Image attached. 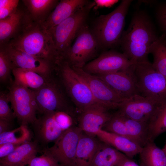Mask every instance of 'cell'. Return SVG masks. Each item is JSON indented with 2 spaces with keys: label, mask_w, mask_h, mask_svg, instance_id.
<instances>
[{
  "label": "cell",
  "mask_w": 166,
  "mask_h": 166,
  "mask_svg": "<svg viewBox=\"0 0 166 166\" xmlns=\"http://www.w3.org/2000/svg\"><path fill=\"white\" fill-rule=\"evenodd\" d=\"M150 53L153 58L152 66L166 77V45L160 37L153 45Z\"/></svg>",
  "instance_id": "28"
},
{
  "label": "cell",
  "mask_w": 166,
  "mask_h": 166,
  "mask_svg": "<svg viewBox=\"0 0 166 166\" xmlns=\"http://www.w3.org/2000/svg\"><path fill=\"white\" fill-rule=\"evenodd\" d=\"M10 102L8 92L1 91L0 93V118L12 122L15 118L9 103Z\"/></svg>",
  "instance_id": "33"
},
{
  "label": "cell",
  "mask_w": 166,
  "mask_h": 166,
  "mask_svg": "<svg viewBox=\"0 0 166 166\" xmlns=\"http://www.w3.org/2000/svg\"><path fill=\"white\" fill-rule=\"evenodd\" d=\"M95 6L94 7L95 9L99 8L110 7L118 2L117 0H95Z\"/></svg>",
  "instance_id": "39"
},
{
  "label": "cell",
  "mask_w": 166,
  "mask_h": 166,
  "mask_svg": "<svg viewBox=\"0 0 166 166\" xmlns=\"http://www.w3.org/2000/svg\"><path fill=\"white\" fill-rule=\"evenodd\" d=\"M0 166H4L2 165H1V164H0Z\"/></svg>",
  "instance_id": "46"
},
{
  "label": "cell",
  "mask_w": 166,
  "mask_h": 166,
  "mask_svg": "<svg viewBox=\"0 0 166 166\" xmlns=\"http://www.w3.org/2000/svg\"><path fill=\"white\" fill-rule=\"evenodd\" d=\"M164 152L166 153V142L164 148L162 149Z\"/></svg>",
  "instance_id": "44"
},
{
  "label": "cell",
  "mask_w": 166,
  "mask_h": 166,
  "mask_svg": "<svg viewBox=\"0 0 166 166\" xmlns=\"http://www.w3.org/2000/svg\"><path fill=\"white\" fill-rule=\"evenodd\" d=\"M101 129L132 140L125 124L123 116L118 111L113 113L111 118L103 126Z\"/></svg>",
  "instance_id": "30"
},
{
  "label": "cell",
  "mask_w": 166,
  "mask_h": 166,
  "mask_svg": "<svg viewBox=\"0 0 166 166\" xmlns=\"http://www.w3.org/2000/svg\"><path fill=\"white\" fill-rule=\"evenodd\" d=\"M33 90L38 112L41 113L63 111L76 117V109L69 104L59 85L51 78L40 88Z\"/></svg>",
  "instance_id": "8"
},
{
  "label": "cell",
  "mask_w": 166,
  "mask_h": 166,
  "mask_svg": "<svg viewBox=\"0 0 166 166\" xmlns=\"http://www.w3.org/2000/svg\"><path fill=\"white\" fill-rule=\"evenodd\" d=\"M53 113L42 114L32 124L35 140L39 144L45 146L54 142L63 132L54 119Z\"/></svg>",
  "instance_id": "17"
},
{
  "label": "cell",
  "mask_w": 166,
  "mask_h": 166,
  "mask_svg": "<svg viewBox=\"0 0 166 166\" xmlns=\"http://www.w3.org/2000/svg\"><path fill=\"white\" fill-rule=\"evenodd\" d=\"M90 2L87 0H61L42 24L46 30H49Z\"/></svg>",
  "instance_id": "18"
},
{
  "label": "cell",
  "mask_w": 166,
  "mask_h": 166,
  "mask_svg": "<svg viewBox=\"0 0 166 166\" xmlns=\"http://www.w3.org/2000/svg\"><path fill=\"white\" fill-rule=\"evenodd\" d=\"M12 123L7 120L0 118V134L11 130Z\"/></svg>",
  "instance_id": "40"
},
{
  "label": "cell",
  "mask_w": 166,
  "mask_h": 166,
  "mask_svg": "<svg viewBox=\"0 0 166 166\" xmlns=\"http://www.w3.org/2000/svg\"><path fill=\"white\" fill-rule=\"evenodd\" d=\"M99 49L96 40L86 23L80 30L73 44L63 55L62 60L72 67L82 68L95 57Z\"/></svg>",
  "instance_id": "7"
},
{
  "label": "cell",
  "mask_w": 166,
  "mask_h": 166,
  "mask_svg": "<svg viewBox=\"0 0 166 166\" xmlns=\"http://www.w3.org/2000/svg\"><path fill=\"white\" fill-rule=\"evenodd\" d=\"M19 1L16 0L13 4L0 8V20L5 18L14 13L18 8Z\"/></svg>",
  "instance_id": "38"
},
{
  "label": "cell",
  "mask_w": 166,
  "mask_h": 166,
  "mask_svg": "<svg viewBox=\"0 0 166 166\" xmlns=\"http://www.w3.org/2000/svg\"><path fill=\"white\" fill-rule=\"evenodd\" d=\"M122 115L132 140L143 147L149 141V124L147 123L135 121Z\"/></svg>",
  "instance_id": "27"
},
{
  "label": "cell",
  "mask_w": 166,
  "mask_h": 166,
  "mask_svg": "<svg viewBox=\"0 0 166 166\" xmlns=\"http://www.w3.org/2000/svg\"><path fill=\"white\" fill-rule=\"evenodd\" d=\"M132 2L122 0L112 12L101 15L95 19L90 30L100 49H109L119 44L125 18Z\"/></svg>",
  "instance_id": "3"
},
{
  "label": "cell",
  "mask_w": 166,
  "mask_h": 166,
  "mask_svg": "<svg viewBox=\"0 0 166 166\" xmlns=\"http://www.w3.org/2000/svg\"><path fill=\"white\" fill-rule=\"evenodd\" d=\"M101 142L96 136L83 132L77 148V166H89Z\"/></svg>",
  "instance_id": "22"
},
{
  "label": "cell",
  "mask_w": 166,
  "mask_h": 166,
  "mask_svg": "<svg viewBox=\"0 0 166 166\" xmlns=\"http://www.w3.org/2000/svg\"><path fill=\"white\" fill-rule=\"evenodd\" d=\"M95 136L101 141L123 153L130 158L139 154L142 149L138 144L126 138L101 129L97 132Z\"/></svg>",
  "instance_id": "19"
},
{
  "label": "cell",
  "mask_w": 166,
  "mask_h": 166,
  "mask_svg": "<svg viewBox=\"0 0 166 166\" xmlns=\"http://www.w3.org/2000/svg\"><path fill=\"white\" fill-rule=\"evenodd\" d=\"M160 38L166 45V35L162 34V35L160 36Z\"/></svg>",
  "instance_id": "43"
},
{
  "label": "cell",
  "mask_w": 166,
  "mask_h": 166,
  "mask_svg": "<svg viewBox=\"0 0 166 166\" xmlns=\"http://www.w3.org/2000/svg\"><path fill=\"white\" fill-rule=\"evenodd\" d=\"M117 166H142L139 165L128 157H126Z\"/></svg>",
  "instance_id": "41"
},
{
  "label": "cell",
  "mask_w": 166,
  "mask_h": 166,
  "mask_svg": "<svg viewBox=\"0 0 166 166\" xmlns=\"http://www.w3.org/2000/svg\"><path fill=\"white\" fill-rule=\"evenodd\" d=\"M52 166H59L58 165H52Z\"/></svg>",
  "instance_id": "45"
},
{
  "label": "cell",
  "mask_w": 166,
  "mask_h": 166,
  "mask_svg": "<svg viewBox=\"0 0 166 166\" xmlns=\"http://www.w3.org/2000/svg\"><path fill=\"white\" fill-rule=\"evenodd\" d=\"M72 67L87 84L98 103L111 110L118 109L121 104L125 100L105 81L96 75L87 73L82 68Z\"/></svg>",
  "instance_id": "12"
},
{
  "label": "cell",
  "mask_w": 166,
  "mask_h": 166,
  "mask_svg": "<svg viewBox=\"0 0 166 166\" xmlns=\"http://www.w3.org/2000/svg\"><path fill=\"white\" fill-rule=\"evenodd\" d=\"M12 61L4 48L0 49V81L1 83H7L10 80L11 73L14 68Z\"/></svg>",
  "instance_id": "31"
},
{
  "label": "cell",
  "mask_w": 166,
  "mask_h": 166,
  "mask_svg": "<svg viewBox=\"0 0 166 166\" xmlns=\"http://www.w3.org/2000/svg\"><path fill=\"white\" fill-rule=\"evenodd\" d=\"M58 165L57 162L51 156L44 153L41 156H36L33 158L27 166H52Z\"/></svg>",
  "instance_id": "35"
},
{
  "label": "cell",
  "mask_w": 166,
  "mask_h": 166,
  "mask_svg": "<svg viewBox=\"0 0 166 166\" xmlns=\"http://www.w3.org/2000/svg\"><path fill=\"white\" fill-rule=\"evenodd\" d=\"M127 156L101 141L89 166H117Z\"/></svg>",
  "instance_id": "23"
},
{
  "label": "cell",
  "mask_w": 166,
  "mask_h": 166,
  "mask_svg": "<svg viewBox=\"0 0 166 166\" xmlns=\"http://www.w3.org/2000/svg\"><path fill=\"white\" fill-rule=\"evenodd\" d=\"M156 17L162 34L166 35V3L162 4L158 7Z\"/></svg>",
  "instance_id": "36"
},
{
  "label": "cell",
  "mask_w": 166,
  "mask_h": 166,
  "mask_svg": "<svg viewBox=\"0 0 166 166\" xmlns=\"http://www.w3.org/2000/svg\"><path fill=\"white\" fill-rule=\"evenodd\" d=\"M166 105L139 95H136L124 100L121 104L118 111L128 118L147 123L149 125Z\"/></svg>",
  "instance_id": "11"
},
{
  "label": "cell",
  "mask_w": 166,
  "mask_h": 166,
  "mask_svg": "<svg viewBox=\"0 0 166 166\" xmlns=\"http://www.w3.org/2000/svg\"><path fill=\"white\" fill-rule=\"evenodd\" d=\"M132 73L139 95L166 105V77L150 62L135 64Z\"/></svg>",
  "instance_id": "4"
},
{
  "label": "cell",
  "mask_w": 166,
  "mask_h": 166,
  "mask_svg": "<svg viewBox=\"0 0 166 166\" xmlns=\"http://www.w3.org/2000/svg\"><path fill=\"white\" fill-rule=\"evenodd\" d=\"M139 154L142 166H166V153L154 141H148Z\"/></svg>",
  "instance_id": "26"
},
{
  "label": "cell",
  "mask_w": 166,
  "mask_h": 166,
  "mask_svg": "<svg viewBox=\"0 0 166 166\" xmlns=\"http://www.w3.org/2000/svg\"><path fill=\"white\" fill-rule=\"evenodd\" d=\"M21 144H22L11 142L0 144V158L8 156Z\"/></svg>",
  "instance_id": "37"
},
{
  "label": "cell",
  "mask_w": 166,
  "mask_h": 166,
  "mask_svg": "<svg viewBox=\"0 0 166 166\" xmlns=\"http://www.w3.org/2000/svg\"><path fill=\"white\" fill-rule=\"evenodd\" d=\"M16 0H0V8H3L14 3Z\"/></svg>",
  "instance_id": "42"
},
{
  "label": "cell",
  "mask_w": 166,
  "mask_h": 166,
  "mask_svg": "<svg viewBox=\"0 0 166 166\" xmlns=\"http://www.w3.org/2000/svg\"><path fill=\"white\" fill-rule=\"evenodd\" d=\"M0 46L4 48L9 55L14 68L31 70L47 79L51 78L52 72L56 69L57 65L53 63L18 50L8 43Z\"/></svg>",
  "instance_id": "14"
},
{
  "label": "cell",
  "mask_w": 166,
  "mask_h": 166,
  "mask_svg": "<svg viewBox=\"0 0 166 166\" xmlns=\"http://www.w3.org/2000/svg\"><path fill=\"white\" fill-rule=\"evenodd\" d=\"M132 65L124 70L96 76L105 81L123 99H128L136 95H139L132 74Z\"/></svg>",
  "instance_id": "16"
},
{
  "label": "cell",
  "mask_w": 166,
  "mask_h": 166,
  "mask_svg": "<svg viewBox=\"0 0 166 166\" xmlns=\"http://www.w3.org/2000/svg\"><path fill=\"white\" fill-rule=\"evenodd\" d=\"M27 13L17 9L7 18L0 20V46L9 42L22 30L27 17Z\"/></svg>",
  "instance_id": "21"
},
{
  "label": "cell",
  "mask_w": 166,
  "mask_h": 166,
  "mask_svg": "<svg viewBox=\"0 0 166 166\" xmlns=\"http://www.w3.org/2000/svg\"><path fill=\"white\" fill-rule=\"evenodd\" d=\"M166 132V105L157 118L149 125V141H154L161 134Z\"/></svg>",
  "instance_id": "32"
},
{
  "label": "cell",
  "mask_w": 166,
  "mask_h": 166,
  "mask_svg": "<svg viewBox=\"0 0 166 166\" xmlns=\"http://www.w3.org/2000/svg\"><path fill=\"white\" fill-rule=\"evenodd\" d=\"M56 70L58 72L62 84L74 105L77 113L93 105H101L95 99L86 83L68 62L61 61Z\"/></svg>",
  "instance_id": "5"
},
{
  "label": "cell",
  "mask_w": 166,
  "mask_h": 166,
  "mask_svg": "<svg viewBox=\"0 0 166 166\" xmlns=\"http://www.w3.org/2000/svg\"><path fill=\"white\" fill-rule=\"evenodd\" d=\"M104 105H97L79 113L77 117V126L87 134L95 136L112 117L113 113Z\"/></svg>",
  "instance_id": "15"
},
{
  "label": "cell",
  "mask_w": 166,
  "mask_h": 166,
  "mask_svg": "<svg viewBox=\"0 0 166 166\" xmlns=\"http://www.w3.org/2000/svg\"><path fill=\"white\" fill-rule=\"evenodd\" d=\"M135 64L123 53L109 50L104 51L82 69L87 73L97 75L124 70Z\"/></svg>",
  "instance_id": "13"
},
{
  "label": "cell",
  "mask_w": 166,
  "mask_h": 166,
  "mask_svg": "<svg viewBox=\"0 0 166 166\" xmlns=\"http://www.w3.org/2000/svg\"><path fill=\"white\" fill-rule=\"evenodd\" d=\"M8 95L15 118L21 124H32L37 119L38 109L33 90L11 81Z\"/></svg>",
  "instance_id": "9"
},
{
  "label": "cell",
  "mask_w": 166,
  "mask_h": 166,
  "mask_svg": "<svg viewBox=\"0 0 166 166\" xmlns=\"http://www.w3.org/2000/svg\"><path fill=\"white\" fill-rule=\"evenodd\" d=\"M30 137L27 125L21 124L16 128L0 134V144L8 142L22 144L30 141Z\"/></svg>",
  "instance_id": "29"
},
{
  "label": "cell",
  "mask_w": 166,
  "mask_h": 166,
  "mask_svg": "<svg viewBox=\"0 0 166 166\" xmlns=\"http://www.w3.org/2000/svg\"><path fill=\"white\" fill-rule=\"evenodd\" d=\"M12 73L15 83L33 90L40 88L50 78H46L32 70L18 68H14Z\"/></svg>",
  "instance_id": "25"
},
{
  "label": "cell",
  "mask_w": 166,
  "mask_h": 166,
  "mask_svg": "<svg viewBox=\"0 0 166 166\" xmlns=\"http://www.w3.org/2000/svg\"><path fill=\"white\" fill-rule=\"evenodd\" d=\"M27 10V14L33 21L42 23L59 2L57 0H22Z\"/></svg>",
  "instance_id": "24"
},
{
  "label": "cell",
  "mask_w": 166,
  "mask_h": 166,
  "mask_svg": "<svg viewBox=\"0 0 166 166\" xmlns=\"http://www.w3.org/2000/svg\"><path fill=\"white\" fill-rule=\"evenodd\" d=\"M159 37L147 14L138 11L133 16L119 42L123 53L136 63L149 62L148 56Z\"/></svg>",
  "instance_id": "1"
},
{
  "label": "cell",
  "mask_w": 166,
  "mask_h": 166,
  "mask_svg": "<svg viewBox=\"0 0 166 166\" xmlns=\"http://www.w3.org/2000/svg\"><path fill=\"white\" fill-rule=\"evenodd\" d=\"M83 131L75 125L63 132L51 147L43 152L53 157L60 166H77L76 159L77 148Z\"/></svg>",
  "instance_id": "10"
},
{
  "label": "cell",
  "mask_w": 166,
  "mask_h": 166,
  "mask_svg": "<svg viewBox=\"0 0 166 166\" xmlns=\"http://www.w3.org/2000/svg\"><path fill=\"white\" fill-rule=\"evenodd\" d=\"M8 43L18 50L57 65L61 60L49 31L42 23L32 21L29 16L20 32Z\"/></svg>",
  "instance_id": "2"
},
{
  "label": "cell",
  "mask_w": 166,
  "mask_h": 166,
  "mask_svg": "<svg viewBox=\"0 0 166 166\" xmlns=\"http://www.w3.org/2000/svg\"><path fill=\"white\" fill-rule=\"evenodd\" d=\"M39 144L35 140L26 142L8 156L0 159L4 166H26L36 156L39 150Z\"/></svg>",
  "instance_id": "20"
},
{
  "label": "cell",
  "mask_w": 166,
  "mask_h": 166,
  "mask_svg": "<svg viewBox=\"0 0 166 166\" xmlns=\"http://www.w3.org/2000/svg\"><path fill=\"white\" fill-rule=\"evenodd\" d=\"M54 119L62 130L64 132L75 126V118L63 111L54 112Z\"/></svg>",
  "instance_id": "34"
},
{
  "label": "cell",
  "mask_w": 166,
  "mask_h": 166,
  "mask_svg": "<svg viewBox=\"0 0 166 166\" xmlns=\"http://www.w3.org/2000/svg\"><path fill=\"white\" fill-rule=\"evenodd\" d=\"M95 5L94 1H90L70 17L48 30L61 59L63 54L71 46L81 28L86 23L90 11Z\"/></svg>",
  "instance_id": "6"
}]
</instances>
